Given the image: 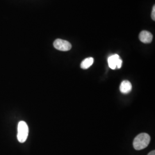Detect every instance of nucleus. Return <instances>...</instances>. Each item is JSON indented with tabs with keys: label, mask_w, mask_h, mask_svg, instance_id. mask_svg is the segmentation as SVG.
Listing matches in <instances>:
<instances>
[{
	"label": "nucleus",
	"mask_w": 155,
	"mask_h": 155,
	"mask_svg": "<svg viewBox=\"0 0 155 155\" xmlns=\"http://www.w3.org/2000/svg\"><path fill=\"white\" fill-rule=\"evenodd\" d=\"M93 63H94V59L93 58L90 57V58H86L84 60H83L82 62L81 63V67L84 70L87 69L90 67L92 66Z\"/></svg>",
	"instance_id": "0eeeda50"
},
{
	"label": "nucleus",
	"mask_w": 155,
	"mask_h": 155,
	"mask_svg": "<svg viewBox=\"0 0 155 155\" xmlns=\"http://www.w3.org/2000/svg\"><path fill=\"white\" fill-rule=\"evenodd\" d=\"M132 89V86L131 83L128 81H122L120 85V91L123 94H127L130 93Z\"/></svg>",
	"instance_id": "423d86ee"
},
{
	"label": "nucleus",
	"mask_w": 155,
	"mask_h": 155,
	"mask_svg": "<svg viewBox=\"0 0 155 155\" xmlns=\"http://www.w3.org/2000/svg\"><path fill=\"white\" fill-rule=\"evenodd\" d=\"M29 129L28 125L27 123L21 121L18 124V133H17V140L18 141L23 143H24L28 137Z\"/></svg>",
	"instance_id": "f03ea898"
},
{
	"label": "nucleus",
	"mask_w": 155,
	"mask_h": 155,
	"mask_svg": "<svg viewBox=\"0 0 155 155\" xmlns=\"http://www.w3.org/2000/svg\"><path fill=\"white\" fill-rule=\"evenodd\" d=\"M54 46L56 50L61 51H67L71 49L72 45L67 40L61 39H56L54 42Z\"/></svg>",
	"instance_id": "7ed1b4c3"
},
{
	"label": "nucleus",
	"mask_w": 155,
	"mask_h": 155,
	"mask_svg": "<svg viewBox=\"0 0 155 155\" xmlns=\"http://www.w3.org/2000/svg\"><path fill=\"white\" fill-rule=\"evenodd\" d=\"M150 141V136L147 133L139 134L133 140V147L136 150H143L147 148Z\"/></svg>",
	"instance_id": "f257e3e1"
},
{
	"label": "nucleus",
	"mask_w": 155,
	"mask_h": 155,
	"mask_svg": "<svg viewBox=\"0 0 155 155\" xmlns=\"http://www.w3.org/2000/svg\"><path fill=\"white\" fill-rule=\"evenodd\" d=\"M139 39L142 43L148 44L152 42L153 39V35L148 31H143L139 35Z\"/></svg>",
	"instance_id": "39448f33"
},
{
	"label": "nucleus",
	"mask_w": 155,
	"mask_h": 155,
	"mask_svg": "<svg viewBox=\"0 0 155 155\" xmlns=\"http://www.w3.org/2000/svg\"><path fill=\"white\" fill-rule=\"evenodd\" d=\"M148 155H155V150H152V151H151L150 152V153H148Z\"/></svg>",
	"instance_id": "1a4fd4ad"
},
{
	"label": "nucleus",
	"mask_w": 155,
	"mask_h": 155,
	"mask_svg": "<svg viewBox=\"0 0 155 155\" xmlns=\"http://www.w3.org/2000/svg\"><path fill=\"white\" fill-rule=\"evenodd\" d=\"M109 66L112 70H115L116 68H120L122 67V61L120 56L117 54L111 55L108 58Z\"/></svg>",
	"instance_id": "20e7f679"
},
{
	"label": "nucleus",
	"mask_w": 155,
	"mask_h": 155,
	"mask_svg": "<svg viewBox=\"0 0 155 155\" xmlns=\"http://www.w3.org/2000/svg\"><path fill=\"white\" fill-rule=\"evenodd\" d=\"M152 19L155 21V6H153V9H152Z\"/></svg>",
	"instance_id": "6e6552de"
}]
</instances>
